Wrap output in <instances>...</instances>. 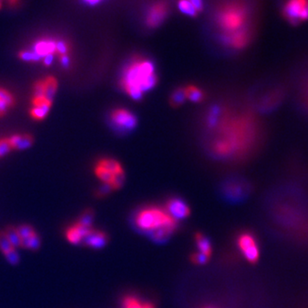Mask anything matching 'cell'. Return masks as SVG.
Returning a JSON list of instances; mask_svg holds the SVG:
<instances>
[{
	"label": "cell",
	"instance_id": "cell-1",
	"mask_svg": "<svg viewBox=\"0 0 308 308\" xmlns=\"http://www.w3.org/2000/svg\"><path fill=\"white\" fill-rule=\"evenodd\" d=\"M133 221L135 227L155 243L168 241L178 227V222L168 214L164 206L154 204L138 209Z\"/></svg>",
	"mask_w": 308,
	"mask_h": 308
},
{
	"label": "cell",
	"instance_id": "cell-2",
	"mask_svg": "<svg viewBox=\"0 0 308 308\" xmlns=\"http://www.w3.org/2000/svg\"><path fill=\"white\" fill-rule=\"evenodd\" d=\"M158 82L152 61L137 57L124 68L120 85L122 90L132 99L139 100L152 90Z\"/></svg>",
	"mask_w": 308,
	"mask_h": 308
},
{
	"label": "cell",
	"instance_id": "cell-3",
	"mask_svg": "<svg viewBox=\"0 0 308 308\" xmlns=\"http://www.w3.org/2000/svg\"><path fill=\"white\" fill-rule=\"evenodd\" d=\"M251 11L243 0H228L216 12V24L220 30L221 39L232 34L252 29Z\"/></svg>",
	"mask_w": 308,
	"mask_h": 308
},
{
	"label": "cell",
	"instance_id": "cell-4",
	"mask_svg": "<svg viewBox=\"0 0 308 308\" xmlns=\"http://www.w3.org/2000/svg\"><path fill=\"white\" fill-rule=\"evenodd\" d=\"M93 172L101 185L108 187L112 192L120 189L126 179L122 164L115 158H99L93 167Z\"/></svg>",
	"mask_w": 308,
	"mask_h": 308
},
{
	"label": "cell",
	"instance_id": "cell-5",
	"mask_svg": "<svg viewBox=\"0 0 308 308\" xmlns=\"http://www.w3.org/2000/svg\"><path fill=\"white\" fill-rule=\"evenodd\" d=\"M94 212L90 209L83 211L76 220L65 230L66 240L73 245H83L85 239L94 229Z\"/></svg>",
	"mask_w": 308,
	"mask_h": 308
},
{
	"label": "cell",
	"instance_id": "cell-6",
	"mask_svg": "<svg viewBox=\"0 0 308 308\" xmlns=\"http://www.w3.org/2000/svg\"><path fill=\"white\" fill-rule=\"evenodd\" d=\"M282 17L291 25L308 21V0H284L281 5Z\"/></svg>",
	"mask_w": 308,
	"mask_h": 308
},
{
	"label": "cell",
	"instance_id": "cell-7",
	"mask_svg": "<svg viewBox=\"0 0 308 308\" xmlns=\"http://www.w3.org/2000/svg\"><path fill=\"white\" fill-rule=\"evenodd\" d=\"M109 122L113 129L121 133H127L134 130L138 120L136 115L127 108H114L109 114Z\"/></svg>",
	"mask_w": 308,
	"mask_h": 308
},
{
	"label": "cell",
	"instance_id": "cell-8",
	"mask_svg": "<svg viewBox=\"0 0 308 308\" xmlns=\"http://www.w3.org/2000/svg\"><path fill=\"white\" fill-rule=\"evenodd\" d=\"M19 238V247L28 250H37L41 245V238L31 225L21 224L16 227Z\"/></svg>",
	"mask_w": 308,
	"mask_h": 308
},
{
	"label": "cell",
	"instance_id": "cell-9",
	"mask_svg": "<svg viewBox=\"0 0 308 308\" xmlns=\"http://www.w3.org/2000/svg\"><path fill=\"white\" fill-rule=\"evenodd\" d=\"M52 103H53V100L45 96L33 94L31 98L30 109H29L30 117L35 121L44 120L50 112Z\"/></svg>",
	"mask_w": 308,
	"mask_h": 308
},
{
	"label": "cell",
	"instance_id": "cell-10",
	"mask_svg": "<svg viewBox=\"0 0 308 308\" xmlns=\"http://www.w3.org/2000/svg\"><path fill=\"white\" fill-rule=\"evenodd\" d=\"M239 249L242 251L244 257L251 263H254L259 258V249L255 238L250 233H242L237 239Z\"/></svg>",
	"mask_w": 308,
	"mask_h": 308
},
{
	"label": "cell",
	"instance_id": "cell-11",
	"mask_svg": "<svg viewBox=\"0 0 308 308\" xmlns=\"http://www.w3.org/2000/svg\"><path fill=\"white\" fill-rule=\"evenodd\" d=\"M164 208L168 214L177 222L187 218L191 212L189 205L180 197H170L166 201Z\"/></svg>",
	"mask_w": 308,
	"mask_h": 308
},
{
	"label": "cell",
	"instance_id": "cell-12",
	"mask_svg": "<svg viewBox=\"0 0 308 308\" xmlns=\"http://www.w3.org/2000/svg\"><path fill=\"white\" fill-rule=\"evenodd\" d=\"M57 88H58V82L56 78L53 76H46L35 82L33 86V94L42 95L53 100L57 92Z\"/></svg>",
	"mask_w": 308,
	"mask_h": 308
},
{
	"label": "cell",
	"instance_id": "cell-13",
	"mask_svg": "<svg viewBox=\"0 0 308 308\" xmlns=\"http://www.w3.org/2000/svg\"><path fill=\"white\" fill-rule=\"evenodd\" d=\"M168 15V5L167 3L160 1L153 4L146 15V25L148 27L155 28L159 26Z\"/></svg>",
	"mask_w": 308,
	"mask_h": 308
},
{
	"label": "cell",
	"instance_id": "cell-14",
	"mask_svg": "<svg viewBox=\"0 0 308 308\" xmlns=\"http://www.w3.org/2000/svg\"><path fill=\"white\" fill-rule=\"evenodd\" d=\"M0 250L10 264L15 265L19 262L20 259L19 253L17 252V249L9 241L4 230L0 232Z\"/></svg>",
	"mask_w": 308,
	"mask_h": 308
},
{
	"label": "cell",
	"instance_id": "cell-15",
	"mask_svg": "<svg viewBox=\"0 0 308 308\" xmlns=\"http://www.w3.org/2000/svg\"><path fill=\"white\" fill-rule=\"evenodd\" d=\"M56 43L57 40L51 38H43L35 42L31 50L40 58H44L48 55H53L56 53Z\"/></svg>",
	"mask_w": 308,
	"mask_h": 308
},
{
	"label": "cell",
	"instance_id": "cell-16",
	"mask_svg": "<svg viewBox=\"0 0 308 308\" xmlns=\"http://www.w3.org/2000/svg\"><path fill=\"white\" fill-rule=\"evenodd\" d=\"M109 237L103 230L94 228L85 239L83 245L91 249H102L108 243Z\"/></svg>",
	"mask_w": 308,
	"mask_h": 308
},
{
	"label": "cell",
	"instance_id": "cell-17",
	"mask_svg": "<svg viewBox=\"0 0 308 308\" xmlns=\"http://www.w3.org/2000/svg\"><path fill=\"white\" fill-rule=\"evenodd\" d=\"M120 308H156V306L150 300L144 299L134 293H128L122 296Z\"/></svg>",
	"mask_w": 308,
	"mask_h": 308
},
{
	"label": "cell",
	"instance_id": "cell-18",
	"mask_svg": "<svg viewBox=\"0 0 308 308\" xmlns=\"http://www.w3.org/2000/svg\"><path fill=\"white\" fill-rule=\"evenodd\" d=\"M8 138L12 150H25L33 144V136L28 133L13 134Z\"/></svg>",
	"mask_w": 308,
	"mask_h": 308
},
{
	"label": "cell",
	"instance_id": "cell-19",
	"mask_svg": "<svg viewBox=\"0 0 308 308\" xmlns=\"http://www.w3.org/2000/svg\"><path fill=\"white\" fill-rule=\"evenodd\" d=\"M14 104L15 98L13 94L9 90L0 87V117L4 116Z\"/></svg>",
	"mask_w": 308,
	"mask_h": 308
},
{
	"label": "cell",
	"instance_id": "cell-20",
	"mask_svg": "<svg viewBox=\"0 0 308 308\" xmlns=\"http://www.w3.org/2000/svg\"><path fill=\"white\" fill-rule=\"evenodd\" d=\"M196 247H197V252L204 254L207 257H210L211 252H212V247L210 240L202 233H196L194 236Z\"/></svg>",
	"mask_w": 308,
	"mask_h": 308
},
{
	"label": "cell",
	"instance_id": "cell-21",
	"mask_svg": "<svg viewBox=\"0 0 308 308\" xmlns=\"http://www.w3.org/2000/svg\"><path fill=\"white\" fill-rule=\"evenodd\" d=\"M185 91V97L186 99L190 100L191 102H201L204 99V92L200 88H198L195 85H187L184 87Z\"/></svg>",
	"mask_w": 308,
	"mask_h": 308
},
{
	"label": "cell",
	"instance_id": "cell-22",
	"mask_svg": "<svg viewBox=\"0 0 308 308\" xmlns=\"http://www.w3.org/2000/svg\"><path fill=\"white\" fill-rule=\"evenodd\" d=\"M185 100L186 97H185L184 87H178L171 93L169 102L172 107H179L185 102Z\"/></svg>",
	"mask_w": 308,
	"mask_h": 308
},
{
	"label": "cell",
	"instance_id": "cell-23",
	"mask_svg": "<svg viewBox=\"0 0 308 308\" xmlns=\"http://www.w3.org/2000/svg\"><path fill=\"white\" fill-rule=\"evenodd\" d=\"M178 8L183 14L190 17H195L198 14V11L189 0H179Z\"/></svg>",
	"mask_w": 308,
	"mask_h": 308
},
{
	"label": "cell",
	"instance_id": "cell-24",
	"mask_svg": "<svg viewBox=\"0 0 308 308\" xmlns=\"http://www.w3.org/2000/svg\"><path fill=\"white\" fill-rule=\"evenodd\" d=\"M190 259L191 261L194 263V264H197V265H203L205 263H207L209 257L205 256L204 254L202 253H199V252H193L190 256Z\"/></svg>",
	"mask_w": 308,
	"mask_h": 308
},
{
	"label": "cell",
	"instance_id": "cell-25",
	"mask_svg": "<svg viewBox=\"0 0 308 308\" xmlns=\"http://www.w3.org/2000/svg\"><path fill=\"white\" fill-rule=\"evenodd\" d=\"M12 151L11 146L9 144L8 138L7 137H3L0 138V158L6 156L7 154L10 153Z\"/></svg>",
	"mask_w": 308,
	"mask_h": 308
},
{
	"label": "cell",
	"instance_id": "cell-26",
	"mask_svg": "<svg viewBox=\"0 0 308 308\" xmlns=\"http://www.w3.org/2000/svg\"><path fill=\"white\" fill-rule=\"evenodd\" d=\"M69 51V45L66 41L64 40H57L56 43V53L59 54L60 56L67 55Z\"/></svg>",
	"mask_w": 308,
	"mask_h": 308
},
{
	"label": "cell",
	"instance_id": "cell-27",
	"mask_svg": "<svg viewBox=\"0 0 308 308\" xmlns=\"http://www.w3.org/2000/svg\"><path fill=\"white\" fill-rule=\"evenodd\" d=\"M19 56L22 60H25V61H38V60H40V58L31 49L22 51L19 54Z\"/></svg>",
	"mask_w": 308,
	"mask_h": 308
},
{
	"label": "cell",
	"instance_id": "cell-28",
	"mask_svg": "<svg viewBox=\"0 0 308 308\" xmlns=\"http://www.w3.org/2000/svg\"><path fill=\"white\" fill-rule=\"evenodd\" d=\"M193 6L196 8L198 13H200L203 10V0H189Z\"/></svg>",
	"mask_w": 308,
	"mask_h": 308
},
{
	"label": "cell",
	"instance_id": "cell-29",
	"mask_svg": "<svg viewBox=\"0 0 308 308\" xmlns=\"http://www.w3.org/2000/svg\"><path fill=\"white\" fill-rule=\"evenodd\" d=\"M69 57L68 55H63V56H60V62L62 64L63 67H68L69 65Z\"/></svg>",
	"mask_w": 308,
	"mask_h": 308
},
{
	"label": "cell",
	"instance_id": "cell-30",
	"mask_svg": "<svg viewBox=\"0 0 308 308\" xmlns=\"http://www.w3.org/2000/svg\"><path fill=\"white\" fill-rule=\"evenodd\" d=\"M43 61H44L45 65H50L52 63V61H53V55H48V56L44 57Z\"/></svg>",
	"mask_w": 308,
	"mask_h": 308
},
{
	"label": "cell",
	"instance_id": "cell-31",
	"mask_svg": "<svg viewBox=\"0 0 308 308\" xmlns=\"http://www.w3.org/2000/svg\"><path fill=\"white\" fill-rule=\"evenodd\" d=\"M83 1H85V2L88 3V4H97V3H99L101 0H83Z\"/></svg>",
	"mask_w": 308,
	"mask_h": 308
},
{
	"label": "cell",
	"instance_id": "cell-32",
	"mask_svg": "<svg viewBox=\"0 0 308 308\" xmlns=\"http://www.w3.org/2000/svg\"><path fill=\"white\" fill-rule=\"evenodd\" d=\"M2 1H3V0H0V8L2 7Z\"/></svg>",
	"mask_w": 308,
	"mask_h": 308
},
{
	"label": "cell",
	"instance_id": "cell-33",
	"mask_svg": "<svg viewBox=\"0 0 308 308\" xmlns=\"http://www.w3.org/2000/svg\"><path fill=\"white\" fill-rule=\"evenodd\" d=\"M203 308H215V307H212V306H206V307H203Z\"/></svg>",
	"mask_w": 308,
	"mask_h": 308
}]
</instances>
